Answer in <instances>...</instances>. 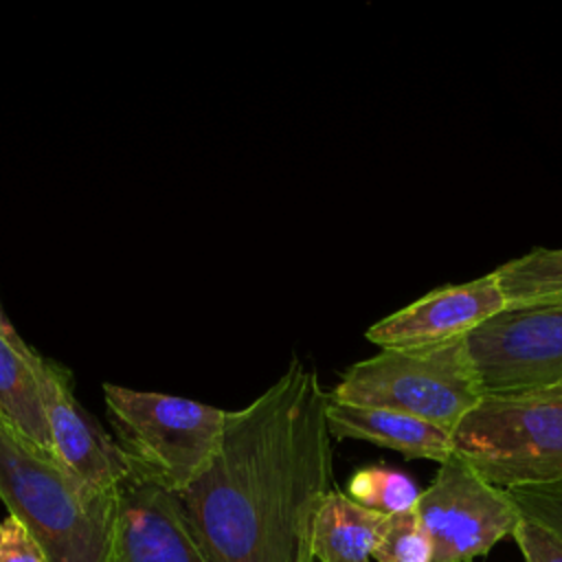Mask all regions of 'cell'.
Wrapping results in <instances>:
<instances>
[{
    "mask_svg": "<svg viewBox=\"0 0 562 562\" xmlns=\"http://www.w3.org/2000/svg\"><path fill=\"white\" fill-rule=\"evenodd\" d=\"M327 424L331 437L336 439L369 441L395 450L406 459H428L443 463L454 454L452 432L426 419L389 408L353 406L334 402L329 397Z\"/></svg>",
    "mask_w": 562,
    "mask_h": 562,
    "instance_id": "8fae6325",
    "label": "cell"
},
{
    "mask_svg": "<svg viewBox=\"0 0 562 562\" xmlns=\"http://www.w3.org/2000/svg\"><path fill=\"white\" fill-rule=\"evenodd\" d=\"M373 558L378 562H432V542L415 509L386 518Z\"/></svg>",
    "mask_w": 562,
    "mask_h": 562,
    "instance_id": "2e32d148",
    "label": "cell"
},
{
    "mask_svg": "<svg viewBox=\"0 0 562 562\" xmlns=\"http://www.w3.org/2000/svg\"><path fill=\"white\" fill-rule=\"evenodd\" d=\"M0 562H48L40 542L13 516L0 522Z\"/></svg>",
    "mask_w": 562,
    "mask_h": 562,
    "instance_id": "d6986e66",
    "label": "cell"
},
{
    "mask_svg": "<svg viewBox=\"0 0 562 562\" xmlns=\"http://www.w3.org/2000/svg\"><path fill=\"white\" fill-rule=\"evenodd\" d=\"M103 397L132 479L180 494L209 468L222 443L228 413L217 406L119 384H103Z\"/></svg>",
    "mask_w": 562,
    "mask_h": 562,
    "instance_id": "277c9868",
    "label": "cell"
},
{
    "mask_svg": "<svg viewBox=\"0 0 562 562\" xmlns=\"http://www.w3.org/2000/svg\"><path fill=\"white\" fill-rule=\"evenodd\" d=\"M358 505L382 516H395L415 509L419 490L415 481L386 465H367L353 472L345 492Z\"/></svg>",
    "mask_w": 562,
    "mask_h": 562,
    "instance_id": "9a60e30c",
    "label": "cell"
},
{
    "mask_svg": "<svg viewBox=\"0 0 562 562\" xmlns=\"http://www.w3.org/2000/svg\"><path fill=\"white\" fill-rule=\"evenodd\" d=\"M507 310L494 274L441 285L367 329V340L382 349H424L468 338L476 327Z\"/></svg>",
    "mask_w": 562,
    "mask_h": 562,
    "instance_id": "ba28073f",
    "label": "cell"
},
{
    "mask_svg": "<svg viewBox=\"0 0 562 562\" xmlns=\"http://www.w3.org/2000/svg\"><path fill=\"white\" fill-rule=\"evenodd\" d=\"M514 540L525 562H562V538L522 518L514 531Z\"/></svg>",
    "mask_w": 562,
    "mask_h": 562,
    "instance_id": "ac0fdd59",
    "label": "cell"
},
{
    "mask_svg": "<svg viewBox=\"0 0 562 562\" xmlns=\"http://www.w3.org/2000/svg\"><path fill=\"white\" fill-rule=\"evenodd\" d=\"M452 443L496 487L562 481V384L485 393L454 428Z\"/></svg>",
    "mask_w": 562,
    "mask_h": 562,
    "instance_id": "3957f363",
    "label": "cell"
},
{
    "mask_svg": "<svg viewBox=\"0 0 562 562\" xmlns=\"http://www.w3.org/2000/svg\"><path fill=\"white\" fill-rule=\"evenodd\" d=\"M105 562H209L198 547L178 494L140 479L119 490Z\"/></svg>",
    "mask_w": 562,
    "mask_h": 562,
    "instance_id": "30bf717a",
    "label": "cell"
},
{
    "mask_svg": "<svg viewBox=\"0 0 562 562\" xmlns=\"http://www.w3.org/2000/svg\"><path fill=\"white\" fill-rule=\"evenodd\" d=\"M40 373L55 459L86 485L119 492L134 476L125 452L79 406L66 367L42 358Z\"/></svg>",
    "mask_w": 562,
    "mask_h": 562,
    "instance_id": "9c48e42d",
    "label": "cell"
},
{
    "mask_svg": "<svg viewBox=\"0 0 562 562\" xmlns=\"http://www.w3.org/2000/svg\"><path fill=\"white\" fill-rule=\"evenodd\" d=\"M415 512L432 542V562H472L522 520L507 490L485 481L459 454L439 463Z\"/></svg>",
    "mask_w": 562,
    "mask_h": 562,
    "instance_id": "8992f818",
    "label": "cell"
},
{
    "mask_svg": "<svg viewBox=\"0 0 562 562\" xmlns=\"http://www.w3.org/2000/svg\"><path fill=\"white\" fill-rule=\"evenodd\" d=\"M522 518L562 538V481L507 490Z\"/></svg>",
    "mask_w": 562,
    "mask_h": 562,
    "instance_id": "e0dca14e",
    "label": "cell"
},
{
    "mask_svg": "<svg viewBox=\"0 0 562 562\" xmlns=\"http://www.w3.org/2000/svg\"><path fill=\"white\" fill-rule=\"evenodd\" d=\"M485 395L465 338L424 349H382L345 369L334 402L426 419L448 432Z\"/></svg>",
    "mask_w": 562,
    "mask_h": 562,
    "instance_id": "5b68a950",
    "label": "cell"
},
{
    "mask_svg": "<svg viewBox=\"0 0 562 562\" xmlns=\"http://www.w3.org/2000/svg\"><path fill=\"white\" fill-rule=\"evenodd\" d=\"M0 331L7 336V338H11L13 342H18V345H24V340L20 338V334L15 331V327L11 325V321L4 316V312H2V307H0Z\"/></svg>",
    "mask_w": 562,
    "mask_h": 562,
    "instance_id": "ffe728a7",
    "label": "cell"
},
{
    "mask_svg": "<svg viewBox=\"0 0 562 562\" xmlns=\"http://www.w3.org/2000/svg\"><path fill=\"white\" fill-rule=\"evenodd\" d=\"M0 498L48 562H105L119 492H101L0 424Z\"/></svg>",
    "mask_w": 562,
    "mask_h": 562,
    "instance_id": "7a4b0ae2",
    "label": "cell"
},
{
    "mask_svg": "<svg viewBox=\"0 0 562 562\" xmlns=\"http://www.w3.org/2000/svg\"><path fill=\"white\" fill-rule=\"evenodd\" d=\"M327 406L316 371L292 360L228 413L213 461L178 494L209 562H316L314 520L334 490Z\"/></svg>",
    "mask_w": 562,
    "mask_h": 562,
    "instance_id": "6da1fadb",
    "label": "cell"
},
{
    "mask_svg": "<svg viewBox=\"0 0 562 562\" xmlns=\"http://www.w3.org/2000/svg\"><path fill=\"white\" fill-rule=\"evenodd\" d=\"M40 367V353L0 331V424L33 450L55 459Z\"/></svg>",
    "mask_w": 562,
    "mask_h": 562,
    "instance_id": "7c38bea8",
    "label": "cell"
},
{
    "mask_svg": "<svg viewBox=\"0 0 562 562\" xmlns=\"http://www.w3.org/2000/svg\"><path fill=\"white\" fill-rule=\"evenodd\" d=\"M465 342L485 393L562 384V303L505 310Z\"/></svg>",
    "mask_w": 562,
    "mask_h": 562,
    "instance_id": "52a82bcc",
    "label": "cell"
},
{
    "mask_svg": "<svg viewBox=\"0 0 562 562\" xmlns=\"http://www.w3.org/2000/svg\"><path fill=\"white\" fill-rule=\"evenodd\" d=\"M389 516L331 490L318 507L312 549L318 562H371Z\"/></svg>",
    "mask_w": 562,
    "mask_h": 562,
    "instance_id": "4fadbf2b",
    "label": "cell"
},
{
    "mask_svg": "<svg viewBox=\"0 0 562 562\" xmlns=\"http://www.w3.org/2000/svg\"><path fill=\"white\" fill-rule=\"evenodd\" d=\"M507 310L562 303V248L538 246L494 268Z\"/></svg>",
    "mask_w": 562,
    "mask_h": 562,
    "instance_id": "5bb4252c",
    "label": "cell"
}]
</instances>
